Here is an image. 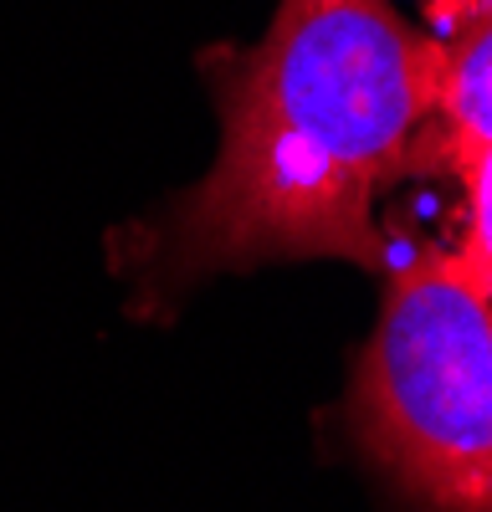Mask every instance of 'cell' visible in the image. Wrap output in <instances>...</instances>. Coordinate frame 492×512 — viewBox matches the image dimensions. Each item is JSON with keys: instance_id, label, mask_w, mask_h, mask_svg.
Returning <instances> with one entry per match:
<instances>
[{"instance_id": "6da1fadb", "label": "cell", "mask_w": 492, "mask_h": 512, "mask_svg": "<svg viewBox=\"0 0 492 512\" xmlns=\"http://www.w3.org/2000/svg\"><path fill=\"white\" fill-rule=\"evenodd\" d=\"M446 36L395 0H277L252 47L200 52L221 144L211 169L108 241L139 318L267 262L385 267L375 205L431 149Z\"/></svg>"}, {"instance_id": "277c9868", "label": "cell", "mask_w": 492, "mask_h": 512, "mask_svg": "<svg viewBox=\"0 0 492 512\" xmlns=\"http://www.w3.org/2000/svg\"><path fill=\"white\" fill-rule=\"evenodd\" d=\"M457 180L467 185V236L451 256H457L462 277L492 297V144L457 169Z\"/></svg>"}, {"instance_id": "3957f363", "label": "cell", "mask_w": 492, "mask_h": 512, "mask_svg": "<svg viewBox=\"0 0 492 512\" xmlns=\"http://www.w3.org/2000/svg\"><path fill=\"white\" fill-rule=\"evenodd\" d=\"M487 144H492V0H472L457 36L446 41L431 149L441 154V169L457 175Z\"/></svg>"}, {"instance_id": "7a4b0ae2", "label": "cell", "mask_w": 492, "mask_h": 512, "mask_svg": "<svg viewBox=\"0 0 492 512\" xmlns=\"http://www.w3.org/2000/svg\"><path fill=\"white\" fill-rule=\"evenodd\" d=\"M349 420L369 461L431 512H492V297L451 251H416L385 277Z\"/></svg>"}]
</instances>
